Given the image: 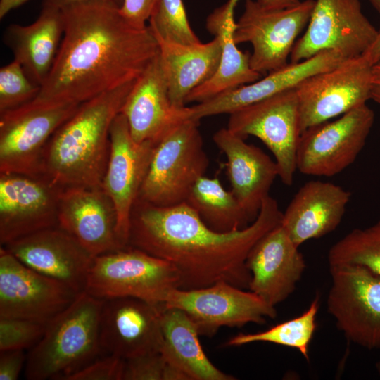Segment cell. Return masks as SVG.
<instances>
[{
    "label": "cell",
    "mask_w": 380,
    "mask_h": 380,
    "mask_svg": "<svg viewBox=\"0 0 380 380\" xmlns=\"http://www.w3.org/2000/svg\"><path fill=\"white\" fill-rule=\"evenodd\" d=\"M61 12L62 40L37 99L82 103L136 80L159 52L149 26H132L118 6L89 1Z\"/></svg>",
    "instance_id": "obj_1"
},
{
    "label": "cell",
    "mask_w": 380,
    "mask_h": 380,
    "mask_svg": "<svg viewBox=\"0 0 380 380\" xmlns=\"http://www.w3.org/2000/svg\"><path fill=\"white\" fill-rule=\"evenodd\" d=\"M281 217L277 201L269 195L249 225L219 232L186 202L160 207L137 199L130 217L128 246L172 265L179 274V289H201L223 281L245 289L251 278L246 265L250 251Z\"/></svg>",
    "instance_id": "obj_2"
},
{
    "label": "cell",
    "mask_w": 380,
    "mask_h": 380,
    "mask_svg": "<svg viewBox=\"0 0 380 380\" xmlns=\"http://www.w3.org/2000/svg\"><path fill=\"white\" fill-rule=\"evenodd\" d=\"M135 81L80 104L49 140L41 176L63 189L102 187L110 153V127Z\"/></svg>",
    "instance_id": "obj_3"
},
{
    "label": "cell",
    "mask_w": 380,
    "mask_h": 380,
    "mask_svg": "<svg viewBox=\"0 0 380 380\" xmlns=\"http://www.w3.org/2000/svg\"><path fill=\"white\" fill-rule=\"evenodd\" d=\"M103 303L82 291L49 322L43 336L27 354L25 378L66 380L97 359L102 354L99 327Z\"/></svg>",
    "instance_id": "obj_4"
},
{
    "label": "cell",
    "mask_w": 380,
    "mask_h": 380,
    "mask_svg": "<svg viewBox=\"0 0 380 380\" xmlns=\"http://www.w3.org/2000/svg\"><path fill=\"white\" fill-rule=\"evenodd\" d=\"M198 125L186 120L156 144L137 199L160 207L186 202L209 165Z\"/></svg>",
    "instance_id": "obj_5"
},
{
    "label": "cell",
    "mask_w": 380,
    "mask_h": 380,
    "mask_svg": "<svg viewBox=\"0 0 380 380\" xmlns=\"http://www.w3.org/2000/svg\"><path fill=\"white\" fill-rule=\"evenodd\" d=\"M80 104L34 99L0 113V172L41 176L49 140Z\"/></svg>",
    "instance_id": "obj_6"
},
{
    "label": "cell",
    "mask_w": 380,
    "mask_h": 380,
    "mask_svg": "<svg viewBox=\"0 0 380 380\" xmlns=\"http://www.w3.org/2000/svg\"><path fill=\"white\" fill-rule=\"evenodd\" d=\"M175 288L179 277L172 265L127 246L94 257L84 291L103 300L134 297L161 305Z\"/></svg>",
    "instance_id": "obj_7"
},
{
    "label": "cell",
    "mask_w": 380,
    "mask_h": 380,
    "mask_svg": "<svg viewBox=\"0 0 380 380\" xmlns=\"http://www.w3.org/2000/svg\"><path fill=\"white\" fill-rule=\"evenodd\" d=\"M161 305L182 310L199 335L209 337L222 327L264 324L277 315L275 307L255 293L223 281L201 289H172L164 295Z\"/></svg>",
    "instance_id": "obj_8"
},
{
    "label": "cell",
    "mask_w": 380,
    "mask_h": 380,
    "mask_svg": "<svg viewBox=\"0 0 380 380\" xmlns=\"http://www.w3.org/2000/svg\"><path fill=\"white\" fill-rule=\"evenodd\" d=\"M328 312L351 342L380 350V275L359 265L329 267Z\"/></svg>",
    "instance_id": "obj_9"
},
{
    "label": "cell",
    "mask_w": 380,
    "mask_h": 380,
    "mask_svg": "<svg viewBox=\"0 0 380 380\" xmlns=\"http://www.w3.org/2000/svg\"><path fill=\"white\" fill-rule=\"evenodd\" d=\"M374 121V111L364 104L304 130L300 135L296 167L303 175L331 177L357 158Z\"/></svg>",
    "instance_id": "obj_10"
},
{
    "label": "cell",
    "mask_w": 380,
    "mask_h": 380,
    "mask_svg": "<svg viewBox=\"0 0 380 380\" xmlns=\"http://www.w3.org/2000/svg\"><path fill=\"white\" fill-rule=\"evenodd\" d=\"M372 65L363 56L348 58L299 83L295 90L300 132L367 104Z\"/></svg>",
    "instance_id": "obj_11"
},
{
    "label": "cell",
    "mask_w": 380,
    "mask_h": 380,
    "mask_svg": "<svg viewBox=\"0 0 380 380\" xmlns=\"http://www.w3.org/2000/svg\"><path fill=\"white\" fill-rule=\"evenodd\" d=\"M315 0H305L293 7L267 10L256 0H246L236 23V44L250 43L252 69L261 75L286 65L296 39L308 25Z\"/></svg>",
    "instance_id": "obj_12"
},
{
    "label": "cell",
    "mask_w": 380,
    "mask_h": 380,
    "mask_svg": "<svg viewBox=\"0 0 380 380\" xmlns=\"http://www.w3.org/2000/svg\"><path fill=\"white\" fill-rule=\"evenodd\" d=\"M227 128L243 139L258 138L274 156L281 182L293 184L301 134L295 88L230 113Z\"/></svg>",
    "instance_id": "obj_13"
},
{
    "label": "cell",
    "mask_w": 380,
    "mask_h": 380,
    "mask_svg": "<svg viewBox=\"0 0 380 380\" xmlns=\"http://www.w3.org/2000/svg\"><path fill=\"white\" fill-rule=\"evenodd\" d=\"M377 34L359 0H315L307 29L292 49L291 63L325 50H335L346 59L363 56Z\"/></svg>",
    "instance_id": "obj_14"
},
{
    "label": "cell",
    "mask_w": 380,
    "mask_h": 380,
    "mask_svg": "<svg viewBox=\"0 0 380 380\" xmlns=\"http://www.w3.org/2000/svg\"><path fill=\"white\" fill-rule=\"evenodd\" d=\"M78 294L65 284L27 267L1 246L0 318H20L46 324Z\"/></svg>",
    "instance_id": "obj_15"
},
{
    "label": "cell",
    "mask_w": 380,
    "mask_h": 380,
    "mask_svg": "<svg viewBox=\"0 0 380 380\" xmlns=\"http://www.w3.org/2000/svg\"><path fill=\"white\" fill-rule=\"evenodd\" d=\"M63 189L42 176L0 172V243L58 227Z\"/></svg>",
    "instance_id": "obj_16"
},
{
    "label": "cell",
    "mask_w": 380,
    "mask_h": 380,
    "mask_svg": "<svg viewBox=\"0 0 380 380\" xmlns=\"http://www.w3.org/2000/svg\"><path fill=\"white\" fill-rule=\"evenodd\" d=\"M110 139L109 158L101 186L114 205L118 232L127 246L132 211L148 172L156 144L134 141L127 121L121 113L112 122Z\"/></svg>",
    "instance_id": "obj_17"
},
{
    "label": "cell",
    "mask_w": 380,
    "mask_h": 380,
    "mask_svg": "<svg viewBox=\"0 0 380 380\" xmlns=\"http://www.w3.org/2000/svg\"><path fill=\"white\" fill-rule=\"evenodd\" d=\"M163 305L134 297L104 300L99 341L102 353L125 360L160 352Z\"/></svg>",
    "instance_id": "obj_18"
},
{
    "label": "cell",
    "mask_w": 380,
    "mask_h": 380,
    "mask_svg": "<svg viewBox=\"0 0 380 380\" xmlns=\"http://www.w3.org/2000/svg\"><path fill=\"white\" fill-rule=\"evenodd\" d=\"M30 269L84 291L94 257L59 227L44 229L3 246Z\"/></svg>",
    "instance_id": "obj_19"
},
{
    "label": "cell",
    "mask_w": 380,
    "mask_h": 380,
    "mask_svg": "<svg viewBox=\"0 0 380 380\" xmlns=\"http://www.w3.org/2000/svg\"><path fill=\"white\" fill-rule=\"evenodd\" d=\"M58 227L94 257L126 247L118 232L114 205L102 187L63 189L58 204Z\"/></svg>",
    "instance_id": "obj_20"
},
{
    "label": "cell",
    "mask_w": 380,
    "mask_h": 380,
    "mask_svg": "<svg viewBox=\"0 0 380 380\" xmlns=\"http://www.w3.org/2000/svg\"><path fill=\"white\" fill-rule=\"evenodd\" d=\"M137 143L158 144L186 120L191 108H177L170 101L159 52L136 80L120 112Z\"/></svg>",
    "instance_id": "obj_21"
},
{
    "label": "cell",
    "mask_w": 380,
    "mask_h": 380,
    "mask_svg": "<svg viewBox=\"0 0 380 380\" xmlns=\"http://www.w3.org/2000/svg\"><path fill=\"white\" fill-rule=\"evenodd\" d=\"M246 265L251 275L249 291L273 307L293 293L306 267L299 247L281 223L255 243Z\"/></svg>",
    "instance_id": "obj_22"
},
{
    "label": "cell",
    "mask_w": 380,
    "mask_h": 380,
    "mask_svg": "<svg viewBox=\"0 0 380 380\" xmlns=\"http://www.w3.org/2000/svg\"><path fill=\"white\" fill-rule=\"evenodd\" d=\"M213 139L225 155L231 191L253 222L279 177L277 164L262 149L227 127L217 131Z\"/></svg>",
    "instance_id": "obj_23"
},
{
    "label": "cell",
    "mask_w": 380,
    "mask_h": 380,
    "mask_svg": "<svg viewBox=\"0 0 380 380\" xmlns=\"http://www.w3.org/2000/svg\"><path fill=\"white\" fill-rule=\"evenodd\" d=\"M346 58L335 50H325L306 60L287 63L252 83L241 86L191 106V119L230 114L243 107L295 88L307 77L333 68Z\"/></svg>",
    "instance_id": "obj_24"
},
{
    "label": "cell",
    "mask_w": 380,
    "mask_h": 380,
    "mask_svg": "<svg viewBox=\"0 0 380 380\" xmlns=\"http://www.w3.org/2000/svg\"><path fill=\"white\" fill-rule=\"evenodd\" d=\"M351 197L341 186L312 180L296 192L285 211L281 224L300 247L305 241L321 238L340 224Z\"/></svg>",
    "instance_id": "obj_25"
},
{
    "label": "cell",
    "mask_w": 380,
    "mask_h": 380,
    "mask_svg": "<svg viewBox=\"0 0 380 380\" xmlns=\"http://www.w3.org/2000/svg\"><path fill=\"white\" fill-rule=\"evenodd\" d=\"M239 1L227 0L208 16L206 29L222 42L221 58L215 74L189 94L186 103H201L260 79L262 75L251 67V53L239 49L234 39V11Z\"/></svg>",
    "instance_id": "obj_26"
},
{
    "label": "cell",
    "mask_w": 380,
    "mask_h": 380,
    "mask_svg": "<svg viewBox=\"0 0 380 380\" xmlns=\"http://www.w3.org/2000/svg\"><path fill=\"white\" fill-rule=\"evenodd\" d=\"M161 65L172 105L186 106L189 94L216 72L222 53V42L215 37L209 42L183 44L156 38Z\"/></svg>",
    "instance_id": "obj_27"
},
{
    "label": "cell",
    "mask_w": 380,
    "mask_h": 380,
    "mask_svg": "<svg viewBox=\"0 0 380 380\" xmlns=\"http://www.w3.org/2000/svg\"><path fill=\"white\" fill-rule=\"evenodd\" d=\"M63 34L61 11L42 7L32 24H12L4 34L5 44L12 51L14 60L30 79L41 87L49 74Z\"/></svg>",
    "instance_id": "obj_28"
},
{
    "label": "cell",
    "mask_w": 380,
    "mask_h": 380,
    "mask_svg": "<svg viewBox=\"0 0 380 380\" xmlns=\"http://www.w3.org/2000/svg\"><path fill=\"white\" fill-rule=\"evenodd\" d=\"M160 353L189 380H234L215 367L204 353L197 328L182 310L163 308L161 312Z\"/></svg>",
    "instance_id": "obj_29"
},
{
    "label": "cell",
    "mask_w": 380,
    "mask_h": 380,
    "mask_svg": "<svg viewBox=\"0 0 380 380\" xmlns=\"http://www.w3.org/2000/svg\"><path fill=\"white\" fill-rule=\"evenodd\" d=\"M186 203L216 232L236 231L253 222L232 191L226 190L216 177H200Z\"/></svg>",
    "instance_id": "obj_30"
},
{
    "label": "cell",
    "mask_w": 380,
    "mask_h": 380,
    "mask_svg": "<svg viewBox=\"0 0 380 380\" xmlns=\"http://www.w3.org/2000/svg\"><path fill=\"white\" fill-rule=\"evenodd\" d=\"M319 297L316 296L301 315L257 333L239 334L231 338L227 346H240L257 342L270 343L294 348L307 361L310 360V345L315 334Z\"/></svg>",
    "instance_id": "obj_31"
},
{
    "label": "cell",
    "mask_w": 380,
    "mask_h": 380,
    "mask_svg": "<svg viewBox=\"0 0 380 380\" xmlns=\"http://www.w3.org/2000/svg\"><path fill=\"white\" fill-rule=\"evenodd\" d=\"M327 258L329 267L359 265L380 275V220L351 230L330 248Z\"/></svg>",
    "instance_id": "obj_32"
},
{
    "label": "cell",
    "mask_w": 380,
    "mask_h": 380,
    "mask_svg": "<svg viewBox=\"0 0 380 380\" xmlns=\"http://www.w3.org/2000/svg\"><path fill=\"white\" fill-rule=\"evenodd\" d=\"M148 23L156 38L183 44L201 42L191 27L182 0H158Z\"/></svg>",
    "instance_id": "obj_33"
},
{
    "label": "cell",
    "mask_w": 380,
    "mask_h": 380,
    "mask_svg": "<svg viewBox=\"0 0 380 380\" xmlns=\"http://www.w3.org/2000/svg\"><path fill=\"white\" fill-rule=\"evenodd\" d=\"M40 87L33 82L15 60L0 69V113L37 97Z\"/></svg>",
    "instance_id": "obj_34"
},
{
    "label": "cell",
    "mask_w": 380,
    "mask_h": 380,
    "mask_svg": "<svg viewBox=\"0 0 380 380\" xmlns=\"http://www.w3.org/2000/svg\"><path fill=\"white\" fill-rule=\"evenodd\" d=\"M122 380H189L169 363L160 352L125 360Z\"/></svg>",
    "instance_id": "obj_35"
},
{
    "label": "cell",
    "mask_w": 380,
    "mask_h": 380,
    "mask_svg": "<svg viewBox=\"0 0 380 380\" xmlns=\"http://www.w3.org/2000/svg\"><path fill=\"white\" fill-rule=\"evenodd\" d=\"M46 326L29 319L0 318V351L32 348L43 336Z\"/></svg>",
    "instance_id": "obj_36"
},
{
    "label": "cell",
    "mask_w": 380,
    "mask_h": 380,
    "mask_svg": "<svg viewBox=\"0 0 380 380\" xmlns=\"http://www.w3.org/2000/svg\"><path fill=\"white\" fill-rule=\"evenodd\" d=\"M125 360L108 355L97 358L66 380H122Z\"/></svg>",
    "instance_id": "obj_37"
},
{
    "label": "cell",
    "mask_w": 380,
    "mask_h": 380,
    "mask_svg": "<svg viewBox=\"0 0 380 380\" xmlns=\"http://www.w3.org/2000/svg\"><path fill=\"white\" fill-rule=\"evenodd\" d=\"M158 0H123L120 12L127 21L137 28L146 27Z\"/></svg>",
    "instance_id": "obj_38"
},
{
    "label": "cell",
    "mask_w": 380,
    "mask_h": 380,
    "mask_svg": "<svg viewBox=\"0 0 380 380\" xmlns=\"http://www.w3.org/2000/svg\"><path fill=\"white\" fill-rule=\"evenodd\" d=\"M27 356L23 350L1 352L0 380H16L25 366Z\"/></svg>",
    "instance_id": "obj_39"
},
{
    "label": "cell",
    "mask_w": 380,
    "mask_h": 380,
    "mask_svg": "<svg viewBox=\"0 0 380 380\" xmlns=\"http://www.w3.org/2000/svg\"><path fill=\"white\" fill-rule=\"evenodd\" d=\"M89 1L109 3L118 6L120 8L123 3V0H44L43 7L61 11L69 6Z\"/></svg>",
    "instance_id": "obj_40"
},
{
    "label": "cell",
    "mask_w": 380,
    "mask_h": 380,
    "mask_svg": "<svg viewBox=\"0 0 380 380\" xmlns=\"http://www.w3.org/2000/svg\"><path fill=\"white\" fill-rule=\"evenodd\" d=\"M370 99L380 105V60L372 65Z\"/></svg>",
    "instance_id": "obj_41"
},
{
    "label": "cell",
    "mask_w": 380,
    "mask_h": 380,
    "mask_svg": "<svg viewBox=\"0 0 380 380\" xmlns=\"http://www.w3.org/2000/svg\"><path fill=\"white\" fill-rule=\"evenodd\" d=\"M265 9L277 10L293 7L300 3V0H256Z\"/></svg>",
    "instance_id": "obj_42"
},
{
    "label": "cell",
    "mask_w": 380,
    "mask_h": 380,
    "mask_svg": "<svg viewBox=\"0 0 380 380\" xmlns=\"http://www.w3.org/2000/svg\"><path fill=\"white\" fill-rule=\"evenodd\" d=\"M364 57L373 65L380 60V29L378 30L377 36L371 46L363 55Z\"/></svg>",
    "instance_id": "obj_43"
},
{
    "label": "cell",
    "mask_w": 380,
    "mask_h": 380,
    "mask_svg": "<svg viewBox=\"0 0 380 380\" xmlns=\"http://www.w3.org/2000/svg\"><path fill=\"white\" fill-rule=\"evenodd\" d=\"M28 0H0V18H4L11 11L25 4Z\"/></svg>",
    "instance_id": "obj_44"
},
{
    "label": "cell",
    "mask_w": 380,
    "mask_h": 380,
    "mask_svg": "<svg viewBox=\"0 0 380 380\" xmlns=\"http://www.w3.org/2000/svg\"><path fill=\"white\" fill-rule=\"evenodd\" d=\"M380 15V0H369Z\"/></svg>",
    "instance_id": "obj_45"
},
{
    "label": "cell",
    "mask_w": 380,
    "mask_h": 380,
    "mask_svg": "<svg viewBox=\"0 0 380 380\" xmlns=\"http://www.w3.org/2000/svg\"><path fill=\"white\" fill-rule=\"evenodd\" d=\"M375 368H376V372L377 374H379V376H380V360H379L376 365H375Z\"/></svg>",
    "instance_id": "obj_46"
}]
</instances>
